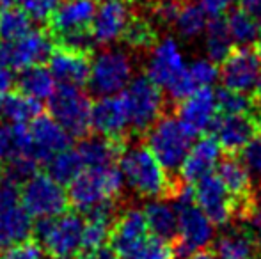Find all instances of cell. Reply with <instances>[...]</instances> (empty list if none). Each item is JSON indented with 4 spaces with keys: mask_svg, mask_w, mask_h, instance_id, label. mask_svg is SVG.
I'll list each match as a JSON object with an SVG mask.
<instances>
[{
    "mask_svg": "<svg viewBox=\"0 0 261 259\" xmlns=\"http://www.w3.org/2000/svg\"><path fill=\"white\" fill-rule=\"evenodd\" d=\"M48 107L50 116L71 137H84L91 130L93 103L80 87L59 85L48 100Z\"/></svg>",
    "mask_w": 261,
    "mask_h": 259,
    "instance_id": "obj_10",
    "label": "cell"
},
{
    "mask_svg": "<svg viewBox=\"0 0 261 259\" xmlns=\"http://www.w3.org/2000/svg\"><path fill=\"white\" fill-rule=\"evenodd\" d=\"M54 52L52 38L45 31L32 28L23 38L11 43V68L25 69L43 64Z\"/></svg>",
    "mask_w": 261,
    "mask_h": 259,
    "instance_id": "obj_21",
    "label": "cell"
},
{
    "mask_svg": "<svg viewBox=\"0 0 261 259\" xmlns=\"http://www.w3.org/2000/svg\"><path fill=\"white\" fill-rule=\"evenodd\" d=\"M194 197L196 204L212 220L213 225H227L234 218V200L217 174H208L196 181Z\"/></svg>",
    "mask_w": 261,
    "mask_h": 259,
    "instance_id": "obj_13",
    "label": "cell"
},
{
    "mask_svg": "<svg viewBox=\"0 0 261 259\" xmlns=\"http://www.w3.org/2000/svg\"><path fill=\"white\" fill-rule=\"evenodd\" d=\"M20 199L32 218H52L64 213L69 204L64 185L55 181L50 174H38L23 181Z\"/></svg>",
    "mask_w": 261,
    "mask_h": 259,
    "instance_id": "obj_9",
    "label": "cell"
},
{
    "mask_svg": "<svg viewBox=\"0 0 261 259\" xmlns=\"http://www.w3.org/2000/svg\"><path fill=\"white\" fill-rule=\"evenodd\" d=\"M0 259H45V250L38 242L25 240L0 250Z\"/></svg>",
    "mask_w": 261,
    "mask_h": 259,
    "instance_id": "obj_39",
    "label": "cell"
},
{
    "mask_svg": "<svg viewBox=\"0 0 261 259\" xmlns=\"http://www.w3.org/2000/svg\"><path fill=\"white\" fill-rule=\"evenodd\" d=\"M48 69L52 71L55 82L59 85L82 87L89 78V61L86 53L73 52V50L62 48L52 52L50 55Z\"/></svg>",
    "mask_w": 261,
    "mask_h": 259,
    "instance_id": "obj_23",
    "label": "cell"
},
{
    "mask_svg": "<svg viewBox=\"0 0 261 259\" xmlns=\"http://www.w3.org/2000/svg\"><path fill=\"white\" fill-rule=\"evenodd\" d=\"M18 0H0V9H4V7H11L14 6Z\"/></svg>",
    "mask_w": 261,
    "mask_h": 259,
    "instance_id": "obj_50",
    "label": "cell"
},
{
    "mask_svg": "<svg viewBox=\"0 0 261 259\" xmlns=\"http://www.w3.org/2000/svg\"><path fill=\"white\" fill-rule=\"evenodd\" d=\"M124 187L119 167H86L69 183L68 199L76 211L89 213L96 206L109 200H116Z\"/></svg>",
    "mask_w": 261,
    "mask_h": 259,
    "instance_id": "obj_3",
    "label": "cell"
},
{
    "mask_svg": "<svg viewBox=\"0 0 261 259\" xmlns=\"http://www.w3.org/2000/svg\"><path fill=\"white\" fill-rule=\"evenodd\" d=\"M91 128L98 135L117 140L130 128L126 107L123 103L121 94L117 96H101L96 103H93L91 110Z\"/></svg>",
    "mask_w": 261,
    "mask_h": 259,
    "instance_id": "obj_18",
    "label": "cell"
},
{
    "mask_svg": "<svg viewBox=\"0 0 261 259\" xmlns=\"http://www.w3.org/2000/svg\"><path fill=\"white\" fill-rule=\"evenodd\" d=\"M18 87H20V93L27 94L32 100L41 103V101H48L54 96L57 82L48 68L38 64L21 69L20 76H18Z\"/></svg>",
    "mask_w": 261,
    "mask_h": 259,
    "instance_id": "obj_25",
    "label": "cell"
},
{
    "mask_svg": "<svg viewBox=\"0 0 261 259\" xmlns=\"http://www.w3.org/2000/svg\"><path fill=\"white\" fill-rule=\"evenodd\" d=\"M194 140L196 135L174 116H162L146 131V146L167 172L179 170Z\"/></svg>",
    "mask_w": 261,
    "mask_h": 259,
    "instance_id": "obj_4",
    "label": "cell"
},
{
    "mask_svg": "<svg viewBox=\"0 0 261 259\" xmlns=\"http://www.w3.org/2000/svg\"><path fill=\"white\" fill-rule=\"evenodd\" d=\"M32 31V20L23 9L18 7H4L0 9V41L14 43Z\"/></svg>",
    "mask_w": 261,
    "mask_h": 259,
    "instance_id": "obj_33",
    "label": "cell"
},
{
    "mask_svg": "<svg viewBox=\"0 0 261 259\" xmlns=\"http://www.w3.org/2000/svg\"><path fill=\"white\" fill-rule=\"evenodd\" d=\"M94 0H62L52 16V28L59 36L89 31V25L96 13Z\"/></svg>",
    "mask_w": 261,
    "mask_h": 259,
    "instance_id": "obj_22",
    "label": "cell"
},
{
    "mask_svg": "<svg viewBox=\"0 0 261 259\" xmlns=\"http://www.w3.org/2000/svg\"><path fill=\"white\" fill-rule=\"evenodd\" d=\"M217 118H219V105H217V93L212 91V87L196 89L190 96L179 101L178 119L196 137L212 130Z\"/></svg>",
    "mask_w": 261,
    "mask_h": 259,
    "instance_id": "obj_15",
    "label": "cell"
},
{
    "mask_svg": "<svg viewBox=\"0 0 261 259\" xmlns=\"http://www.w3.org/2000/svg\"><path fill=\"white\" fill-rule=\"evenodd\" d=\"M62 45H64V48L73 50V52L87 53L96 43H94L89 31H80V32H73V34H68V36H62Z\"/></svg>",
    "mask_w": 261,
    "mask_h": 259,
    "instance_id": "obj_41",
    "label": "cell"
},
{
    "mask_svg": "<svg viewBox=\"0 0 261 259\" xmlns=\"http://www.w3.org/2000/svg\"><path fill=\"white\" fill-rule=\"evenodd\" d=\"M20 155H32L29 128L23 125L0 126V163H9Z\"/></svg>",
    "mask_w": 261,
    "mask_h": 259,
    "instance_id": "obj_28",
    "label": "cell"
},
{
    "mask_svg": "<svg viewBox=\"0 0 261 259\" xmlns=\"http://www.w3.org/2000/svg\"><path fill=\"white\" fill-rule=\"evenodd\" d=\"M149 235L174 243L178 238V213L174 204L165 199H151L142 208Z\"/></svg>",
    "mask_w": 261,
    "mask_h": 259,
    "instance_id": "obj_24",
    "label": "cell"
},
{
    "mask_svg": "<svg viewBox=\"0 0 261 259\" xmlns=\"http://www.w3.org/2000/svg\"><path fill=\"white\" fill-rule=\"evenodd\" d=\"M124 41L132 48H151L156 41V31L146 18H134L124 32Z\"/></svg>",
    "mask_w": 261,
    "mask_h": 259,
    "instance_id": "obj_34",
    "label": "cell"
},
{
    "mask_svg": "<svg viewBox=\"0 0 261 259\" xmlns=\"http://www.w3.org/2000/svg\"><path fill=\"white\" fill-rule=\"evenodd\" d=\"M13 75H11L9 68H0V101L11 93V87H13Z\"/></svg>",
    "mask_w": 261,
    "mask_h": 259,
    "instance_id": "obj_45",
    "label": "cell"
},
{
    "mask_svg": "<svg viewBox=\"0 0 261 259\" xmlns=\"http://www.w3.org/2000/svg\"><path fill=\"white\" fill-rule=\"evenodd\" d=\"M41 114V103L23 93H9L0 101V116L9 125H31Z\"/></svg>",
    "mask_w": 261,
    "mask_h": 259,
    "instance_id": "obj_27",
    "label": "cell"
},
{
    "mask_svg": "<svg viewBox=\"0 0 261 259\" xmlns=\"http://www.w3.org/2000/svg\"><path fill=\"white\" fill-rule=\"evenodd\" d=\"M208 14L204 13V9L196 2H189L185 6H179L178 16L172 27L176 28L181 38L185 39H196L199 36H203V32L206 31L208 25Z\"/></svg>",
    "mask_w": 261,
    "mask_h": 259,
    "instance_id": "obj_31",
    "label": "cell"
},
{
    "mask_svg": "<svg viewBox=\"0 0 261 259\" xmlns=\"http://www.w3.org/2000/svg\"><path fill=\"white\" fill-rule=\"evenodd\" d=\"M146 76L156 83L174 101H181L196 91L189 76V64L185 61L179 43L171 36L156 39L149 48Z\"/></svg>",
    "mask_w": 261,
    "mask_h": 259,
    "instance_id": "obj_1",
    "label": "cell"
},
{
    "mask_svg": "<svg viewBox=\"0 0 261 259\" xmlns=\"http://www.w3.org/2000/svg\"><path fill=\"white\" fill-rule=\"evenodd\" d=\"M148 236L149 229L146 224L144 211L139 208H128V210L117 213L109 242L114 252L119 257H124L137 252L146 243Z\"/></svg>",
    "mask_w": 261,
    "mask_h": 259,
    "instance_id": "obj_14",
    "label": "cell"
},
{
    "mask_svg": "<svg viewBox=\"0 0 261 259\" xmlns=\"http://www.w3.org/2000/svg\"><path fill=\"white\" fill-rule=\"evenodd\" d=\"M101 2H103V0H101Z\"/></svg>",
    "mask_w": 261,
    "mask_h": 259,
    "instance_id": "obj_54",
    "label": "cell"
},
{
    "mask_svg": "<svg viewBox=\"0 0 261 259\" xmlns=\"http://www.w3.org/2000/svg\"><path fill=\"white\" fill-rule=\"evenodd\" d=\"M0 68H11V43L0 41Z\"/></svg>",
    "mask_w": 261,
    "mask_h": 259,
    "instance_id": "obj_47",
    "label": "cell"
},
{
    "mask_svg": "<svg viewBox=\"0 0 261 259\" xmlns=\"http://www.w3.org/2000/svg\"><path fill=\"white\" fill-rule=\"evenodd\" d=\"M31 149L38 162H48L57 153L64 151L71 144L68 133L52 116H38L29 126Z\"/></svg>",
    "mask_w": 261,
    "mask_h": 259,
    "instance_id": "obj_17",
    "label": "cell"
},
{
    "mask_svg": "<svg viewBox=\"0 0 261 259\" xmlns=\"http://www.w3.org/2000/svg\"><path fill=\"white\" fill-rule=\"evenodd\" d=\"M237 0H199V6L204 9V13L212 18H222L233 9V4Z\"/></svg>",
    "mask_w": 261,
    "mask_h": 259,
    "instance_id": "obj_43",
    "label": "cell"
},
{
    "mask_svg": "<svg viewBox=\"0 0 261 259\" xmlns=\"http://www.w3.org/2000/svg\"><path fill=\"white\" fill-rule=\"evenodd\" d=\"M38 243L52 259H76L82 254L84 218L79 213H61L43 218L34 227Z\"/></svg>",
    "mask_w": 261,
    "mask_h": 259,
    "instance_id": "obj_5",
    "label": "cell"
},
{
    "mask_svg": "<svg viewBox=\"0 0 261 259\" xmlns=\"http://www.w3.org/2000/svg\"><path fill=\"white\" fill-rule=\"evenodd\" d=\"M220 149L222 148L215 140V137H201L194 140L192 148L179 167L183 181L194 185L208 174H213L220 162Z\"/></svg>",
    "mask_w": 261,
    "mask_h": 259,
    "instance_id": "obj_20",
    "label": "cell"
},
{
    "mask_svg": "<svg viewBox=\"0 0 261 259\" xmlns=\"http://www.w3.org/2000/svg\"><path fill=\"white\" fill-rule=\"evenodd\" d=\"M217 105H219L220 114H249L252 103L247 94L229 91L226 87L217 93Z\"/></svg>",
    "mask_w": 261,
    "mask_h": 259,
    "instance_id": "obj_36",
    "label": "cell"
},
{
    "mask_svg": "<svg viewBox=\"0 0 261 259\" xmlns=\"http://www.w3.org/2000/svg\"><path fill=\"white\" fill-rule=\"evenodd\" d=\"M256 110H258V114L261 116V85L258 87V91H256Z\"/></svg>",
    "mask_w": 261,
    "mask_h": 259,
    "instance_id": "obj_49",
    "label": "cell"
},
{
    "mask_svg": "<svg viewBox=\"0 0 261 259\" xmlns=\"http://www.w3.org/2000/svg\"><path fill=\"white\" fill-rule=\"evenodd\" d=\"M240 7L245 9L247 13H251L261 25V0H238Z\"/></svg>",
    "mask_w": 261,
    "mask_h": 259,
    "instance_id": "obj_46",
    "label": "cell"
},
{
    "mask_svg": "<svg viewBox=\"0 0 261 259\" xmlns=\"http://www.w3.org/2000/svg\"><path fill=\"white\" fill-rule=\"evenodd\" d=\"M254 200H256V208L261 211V188H259V192H258V195H254Z\"/></svg>",
    "mask_w": 261,
    "mask_h": 259,
    "instance_id": "obj_52",
    "label": "cell"
},
{
    "mask_svg": "<svg viewBox=\"0 0 261 259\" xmlns=\"http://www.w3.org/2000/svg\"><path fill=\"white\" fill-rule=\"evenodd\" d=\"M119 259H144V257H142L141 254L135 252V254H132V256H124V257H119Z\"/></svg>",
    "mask_w": 261,
    "mask_h": 259,
    "instance_id": "obj_53",
    "label": "cell"
},
{
    "mask_svg": "<svg viewBox=\"0 0 261 259\" xmlns=\"http://www.w3.org/2000/svg\"><path fill=\"white\" fill-rule=\"evenodd\" d=\"M222 85L242 94L256 93L261 85V63L258 53L249 46H240L222 61L220 68Z\"/></svg>",
    "mask_w": 261,
    "mask_h": 259,
    "instance_id": "obj_11",
    "label": "cell"
},
{
    "mask_svg": "<svg viewBox=\"0 0 261 259\" xmlns=\"http://www.w3.org/2000/svg\"><path fill=\"white\" fill-rule=\"evenodd\" d=\"M204 38V52L206 57L213 63H222L231 52H233V39L227 32L226 21L222 18H213L208 21L206 31L203 32Z\"/></svg>",
    "mask_w": 261,
    "mask_h": 259,
    "instance_id": "obj_30",
    "label": "cell"
},
{
    "mask_svg": "<svg viewBox=\"0 0 261 259\" xmlns=\"http://www.w3.org/2000/svg\"><path fill=\"white\" fill-rule=\"evenodd\" d=\"M189 76L196 85V89H203V87H212L219 80L220 69L212 59L201 57V59H196L189 64Z\"/></svg>",
    "mask_w": 261,
    "mask_h": 259,
    "instance_id": "obj_35",
    "label": "cell"
},
{
    "mask_svg": "<svg viewBox=\"0 0 261 259\" xmlns=\"http://www.w3.org/2000/svg\"><path fill=\"white\" fill-rule=\"evenodd\" d=\"M212 250L219 259H261V243L249 225L224 229L213 240Z\"/></svg>",
    "mask_w": 261,
    "mask_h": 259,
    "instance_id": "obj_19",
    "label": "cell"
},
{
    "mask_svg": "<svg viewBox=\"0 0 261 259\" xmlns=\"http://www.w3.org/2000/svg\"><path fill=\"white\" fill-rule=\"evenodd\" d=\"M178 11L179 4L176 0H156V6L153 9V18L162 25H174Z\"/></svg>",
    "mask_w": 261,
    "mask_h": 259,
    "instance_id": "obj_42",
    "label": "cell"
},
{
    "mask_svg": "<svg viewBox=\"0 0 261 259\" xmlns=\"http://www.w3.org/2000/svg\"><path fill=\"white\" fill-rule=\"evenodd\" d=\"M126 107L130 128L135 131H148L162 118L164 112V91L153 83L148 76H134L126 89L121 93Z\"/></svg>",
    "mask_w": 261,
    "mask_h": 259,
    "instance_id": "obj_7",
    "label": "cell"
},
{
    "mask_svg": "<svg viewBox=\"0 0 261 259\" xmlns=\"http://www.w3.org/2000/svg\"><path fill=\"white\" fill-rule=\"evenodd\" d=\"M224 21H226V27L231 39L238 46L252 45V43H256L258 36L261 34L259 21L251 13L242 9V7L240 9H231Z\"/></svg>",
    "mask_w": 261,
    "mask_h": 259,
    "instance_id": "obj_29",
    "label": "cell"
},
{
    "mask_svg": "<svg viewBox=\"0 0 261 259\" xmlns=\"http://www.w3.org/2000/svg\"><path fill=\"white\" fill-rule=\"evenodd\" d=\"M132 20L134 14L126 0H103L96 7L89 32L96 45L112 46L124 38V32Z\"/></svg>",
    "mask_w": 261,
    "mask_h": 259,
    "instance_id": "obj_12",
    "label": "cell"
},
{
    "mask_svg": "<svg viewBox=\"0 0 261 259\" xmlns=\"http://www.w3.org/2000/svg\"><path fill=\"white\" fill-rule=\"evenodd\" d=\"M80 158H82L84 167H107L114 165L117 158L121 155L119 146L116 144V140L112 138L101 137H87L76 148Z\"/></svg>",
    "mask_w": 261,
    "mask_h": 259,
    "instance_id": "obj_26",
    "label": "cell"
},
{
    "mask_svg": "<svg viewBox=\"0 0 261 259\" xmlns=\"http://www.w3.org/2000/svg\"><path fill=\"white\" fill-rule=\"evenodd\" d=\"M79 259H119V256L114 252V249L110 245H101L98 249L84 250Z\"/></svg>",
    "mask_w": 261,
    "mask_h": 259,
    "instance_id": "obj_44",
    "label": "cell"
},
{
    "mask_svg": "<svg viewBox=\"0 0 261 259\" xmlns=\"http://www.w3.org/2000/svg\"><path fill=\"white\" fill-rule=\"evenodd\" d=\"M256 53H258V59L261 63V34L258 36V39H256Z\"/></svg>",
    "mask_w": 261,
    "mask_h": 259,
    "instance_id": "obj_51",
    "label": "cell"
},
{
    "mask_svg": "<svg viewBox=\"0 0 261 259\" xmlns=\"http://www.w3.org/2000/svg\"><path fill=\"white\" fill-rule=\"evenodd\" d=\"M48 172L55 181H59L61 185H69L86 167L82 163L79 151L76 149H64V151L57 153L55 156L48 160Z\"/></svg>",
    "mask_w": 261,
    "mask_h": 259,
    "instance_id": "obj_32",
    "label": "cell"
},
{
    "mask_svg": "<svg viewBox=\"0 0 261 259\" xmlns=\"http://www.w3.org/2000/svg\"><path fill=\"white\" fill-rule=\"evenodd\" d=\"M259 123L251 114H220L212 130L219 146L226 151L242 153V149L258 135Z\"/></svg>",
    "mask_w": 261,
    "mask_h": 259,
    "instance_id": "obj_16",
    "label": "cell"
},
{
    "mask_svg": "<svg viewBox=\"0 0 261 259\" xmlns=\"http://www.w3.org/2000/svg\"><path fill=\"white\" fill-rule=\"evenodd\" d=\"M187 259H219L217 257V254L212 250V247L210 249H201L197 250V252H194L192 256H189Z\"/></svg>",
    "mask_w": 261,
    "mask_h": 259,
    "instance_id": "obj_48",
    "label": "cell"
},
{
    "mask_svg": "<svg viewBox=\"0 0 261 259\" xmlns=\"http://www.w3.org/2000/svg\"><path fill=\"white\" fill-rule=\"evenodd\" d=\"M38 163L39 162L32 155H20L14 160H11L9 163H6V176L16 181V183H23L25 180L36 174Z\"/></svg>",
    "mask_w": 261,
    "mask_h": 259,
    "instance_id": "obj_37",
    "label": "cell"
},
{
    "mask_svg": "<svg viewBox=\"0 0 261 259\" xmlns=\"http://www.w3.org/2000/svg\"><path fill=\"white\" fill-rule=\"evenodd\" d=\"M134 78V61L123 48L100 50L89 61V83L96 96H117Z\"/></svg>",
    "mask_w": 261,
    "mask_h": 259,
    "instance_id": "obj_6",
    "label": "cell"
},
{
    "mask_svg": "<svg viewBox=\"0 0 261 259\" xmlns=\"http://www.w3.org/2000/svg\"><path fill=\"white\" fill-rule=\"evenodd\" d=\"M242 162L247 165L252 176H261V135H256L242 149Z\"/></svg>",
    "mask_w": 261,
    "mask_h": 259,
    "instance_id": "obj_40",
    "label": "cell"
},
{
    "mask_svg": "<svg viewBox=\"0 0 261 259\" xmlns=\"http://www.w3.org/2000/svg\"><path fill=\"white\" fill-rule=\"evenodd\" d=\"M32 217L20 199V183L4 176L0 180V250L31 238Z\"/></svg>",
    "mask_w": 261,
    "mask_h": 259,
    "instance_id": "obj_8",
    "label": "cell"
},
{
    "mask_svg": "<svg viewBox=\"0 0 261 259\" xmlns=\"http://www.w3.org/2000/svg\"><path fill=\"white\" fill-rule=\"evenodd\" d=\"M21 4V9L27 13L32 21H48L52 20L54 13L57 11L59 4L62 0H18Z\"/></svg>",
    "mask_w": 261,
    "mask_h": 259,
    "instance_id": "obj_38",
    "label": "cell"
},
{
    "mask_svg": "<svg viewBox=\"0 0 261 259\" xmlns=\"http://www.w3.org/2000/svg\"><path fill=\"white\" fill-rule=\"evenodd\" d=\"M117 167L123 174L124 185L146 199H164L174 188L169 172L158 163L146 144H134L123 149Z\"/></svg>",
    "mask_w": 261,
    "mask_h": 259,
    "instance_id": "obj_2",
    "label": "cell"
}]
</instances>
